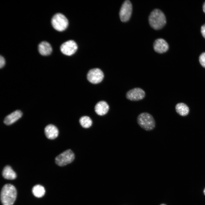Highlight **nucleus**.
Wrapping results in <instances>:
<instances>
[{
    "mask_svg": "<svg viewBox=\"0 0 205 205\" xmlns=\"http://www.w3.org/2000/svg\"><path fill=\"white\" fill-rule=\"evenodd\" d=\"M148 20L150 26L155 30L161 29L166 23L164 14L159 9H155L151 13L149 17Z\"/></svg>",
    "mask_w": 205,
    "mask_h": 205,
    "instance_id": "f257e3e1",
    "label": "nucleus"
},
{
    "mask_svg": "<svg viewBox=\"0 0 205 205\" xmlns=\"http://www.w3.org/2000/svg\"><path fill=\"white\" fill-rule=\"evenodd\" d=\"M17 195L15 187L10 184H6L3 187L1 193V200L3 205H12Z\"/></svg>",
    "mask_w": 205,
    "mask_h": 205,
    "instance_id": "f03ea898",
    "label": "nucleus"
},
{
    "mask_svg": "<svg viewBox=\"0 0 205 205\" xmlns=\"http://www.w3.org/2000/svg\"><path fill=\"white\" fill-rule=\"evenodd\" d=\"M137 122L142 128L147 131H151L155 127L156 122L154 117L147 112L140 113L137 117Z\"/></svg>",
    "mask_w": 205,
    "mask_h": 205,
    "instance_id": "7ed1b4c3",
    "label": "nucleus"
},
{
    "mask_svg": "<svg viewBox=\"0 0 205 205\" xmlns=\"http://www.w3.org/2000/svg\"><path fill=\"white\" fill-rule=\"evenodd\" d=\"M51 24L56 30L61 32L65 30L68 25V21L63 14L58 13L55 14L51 19Z\"/></svg>",
    "mask_w": 205,
    "mask_h": 205,
    "instance_id": "20e7f679",
    "label": "nucleus"
},
{
    "mask_svg": "<svg viewBox=\"0 0 205 205\" xmlns=\"http://www.w3.org/2000/svg\"><path fill=\"white\" fill-rule=\"evenodd\" d=\"M75 155L70 149H68L58 155L55 162L60 166H64L71 163L74 160Z\"/></svg>",
    "mask_w": 205,
    "mask_h": 205,
    "instance_id": "39448f33",
    "label": "nucleus"
},
{
    "mask_svg": "<svg viewBox=\"0 0 205 205\" xmlns=\"http://www.w3.org/2000/svg\"><path fill=\"white\" fill-rule=\"evenodd\" d=\"M132 11V5L130 1L128 0L124 1L122 5L119 13L121 21L123 22L128 21L131 17Z\"/></svg>",
    "mask_w": 205,
    "mask_h": 205,
    "instance_id": "423d86ee",
    "label": "nucleus"
},
{
    "mask_svg": "<svg viewBox=\"0 0 205 205\" xmlns=\"http://www.w3.org/2000/svg\"><path fill=\"white\" fill-rule=\"evenodd\" d=\"M146 94L144 91L141 88L136 87L128 91L125 97L128 100L132 101H137L143 99Z\"/></svg>",
    "mask_w": 205,
    "mask_h": 205,
    "instance_id": "0eeeda50",
    "label": "nucleus"
},
{
    "mask_svg": "<svg viewBox=\"0 0 205 205\" xmlns=\"http://www.w3.org/2000/svg\"><path fill=\"white\" fill-rule=\"evenodd\" d=\"M104 77L102 71L100 69L95 68L89 71L87 75L88 80L93 84H97L101 82Z\"/></svg>",
    "mask_w": 205,
    "mask_h": 205,
    "instance_id": "6e6552de",
    "label": "nucleus"
},
{
    "mask_svg": "<svg viewBox=\"0 0 205 205\" xmlns=\"http://www.w3.org/2000/svg\"><path fill=\"white\" fill-rule=\"evenodd\" d=\"M77 46L73 40H70L63 43L60 46V49L64 55L70 56L76 52Z\"/></svg>",
    "mask_w": 205,
    "mask_h": 205,
    "instance_id": "1a4fd4ad",
    "label": "nucleus"
},
{
    "mask_svg": "<svg viewBox=\"0 0 205 205\" xmlns=\"http://www.w3.org/2000/svg\"><path fill=\"white\" fill-rule=\"evenodd\" d=\"M153 48L156 52L162 54L168 51L169 46L165 40L162 38H158L153 43Z\"/></svg>",
    "mask_w": 205,
    "mask_h": 205,
    "instance_id": "9d476101",
    "label": "nucleus"
},
{
    "mask_svg": "<svg viewBox=\"0 0 205 205\" xmlns=\"http://www.w3.org/2000/svg\"><path fill=\"white\" fill-rule=\"evenodd\" d=\"M22 115V113L20 110H15L7 116L3 120V122L7 125H11L20 119Z\"/></svg>",
    "mask_w": 205,
    "mask_h": 205,
    "instance_id": "9b49d317",
    "label": "nucleus"
},
{
    "mask_svg": "<svg viewBox=\"0 0 205 205\" xmlns=\"http://www.w3.org/2000/svg\"><path fill=\"white\" fill-rule=\"evenodd\" d=\"M44 133L48 138L53 140L58 136L59 131L57 127L55 126L52 124H49L45 128Z\"/></svg>",
    "mask_w": 205,
    "mask_h": 205,
    "instance_id": "f8f14e48",
    "label": "nucleus"
},
{
    "mask_svg": "<svg viewBox=\"0 0 205 205\" xmlns=\"http://www.w3.org/2000/svg\"><path fill=\"white\" fill-rule=\"evenodd\" d=\"M38 50L40 54L43 56H47L52 52V49L51 45L48 42L43 41L38 46Z\"/></svg>",
    "mask_w": 205,
    "mask_h": 205,
    "instance_id": "ddd939ff",
    "label": "nucleus"
},
{
    "mask_svg": "<svg viewBox=\"0 0 205 205\" xmlns=\"http://www.w3.org/2000/svg\"><path fill=\"white\" fill-rule=\"evenodd\" d=\"M109 106L108 104L104 101H100L97 103L95 107L96 113L100 116L106 114L108 111Z\"/></svg>",
    "mask_w": 205,
    "mask_h": 205,
    "instance_id": "4468645a",
    "label": "nucleus"
},
{
    "mask_svg": "<svg viewBox=\"0 0 205 205\" xmlns=\"http://www.w3.org/2000/svg\"><path fill=\"white\" fill-rule=\"evenodd\" d=\"M2 175L5 179L8 180H13L16 179L17 175L11 167L8 165L6 166L3 168Z\"/></svg>",
    "mask_w": 205,
    "mask_h": 205,
    "instance_id": "2eb2a0df",
    "label": "nucleus"
},
{
    "mask_svg": "<svg viewBox=\"0 0 205 205\" xmlns=\"http://www.w3.org/2000/svg\"><path fill=\"white\" fill-rule=\"evenodd\" d=\"M175 110L178 114L182 116L188 115L189 111L188 106L183 103L177 104L175 106Z\"/></svg>",
    "mask_w": 205,
    "mask_h": 205,
    "instance_id": "dca6fc26",
    "label": "nucleus"
},
{
    "mask_svg": "<svg viewBox=\"0 0 205 205\" xmlns=\"http://www.w3.org/2000/svg\"><path fill=\"white\" fill-rule=\"evenodd\" d=\"M32 192L34 196L40 198L44 196L45 190L43 186L39 184H37L33 187L32 189Z\"/></svg>",
    "mask_w": 205,
    "mask_h": 205,
    "instance_id": "f3484780",
    "label": "nucleus"
},
{
    "mask_svg": "<svg viewBox=\"0 0 205 205\" xmlns=\"http://www.w3.org/2000/svg\"><path fill=\"white\" fill-rule=\"evenodd\" d=\"M81 126L83 128H88L91 126L92 121L91 118L87 116L81 117L79 120Z\"/></svg>",
    "mask_w": 205,
    "mask_h": 205,
    "instance_id": "a211bd4d",
    "label": "nucleus"
},
{
    "mask_svg": "<svg viewBox=\"0 0 205 205\" xmlns=\"http://www.w3.org/2000/svg\"><path fill=\"white\" fill-rule=\"evenodd\" d=\"M199 61L201 65L205 68V52L202 53L199 57Z\"/></svg>",
    "mask_w": 205,
    "mask_h": 205,
    "instance_id": "6ab92c4d",
    "label": "nucleus"
},
{
    "mask_svg": "<svg viewBox=\"0 0 205 205\" xmlns=\"http://www.w3.org/2000/svg\"><path fill=\"white\" fill-rule=\"evenodd\" d=\"M5 61L4 58L1 56H0V67H3L5 64Z\"/></svg>",
    "mask_w": 205,
    "mask_h": 205,
    "instance_id": "aec40b11",
    "label": "nucleus"
},
{
    "mask_svg": "<svg viewBox=\"0 0 205 205\" xmlns=\"http://www.w3.org/2000/svg\"><path fill=\"white\" fill-rule=\"evenodd\" d=\"M201 32L202 36L205 38V24L201 26Z\"/></svg>",
    "mask_w": 205,
    "mask_h": 205,
    "instance_id": "412c9836",
    "label": "nucleus"
},
{
    "mask_svg": "<svg viewBox=\"0 0 205 205\" xmlns=\"http://www.w3.org/2000/svg\"><path fill=\"white\" fill-rule=\"evenodd\" d=\"M202 8L203 11L204 13H205V1L204 2Z\"/></svg>",
    "mask_w": 205,
    "mask_h": 205,
    "instance_id": "4be33fe9",
    "label": "nucleus"
},
{
    "mask_svg": "<svg viewBox=\"0 0 205 205\" xmlns=\"http://www.w3.org/2000/svg\"><path fill=\"white\" fill-rule=\"evenodd\" d=\"M203 192H204V195H205V188Z\"/></svg>",
    "mask_w": 205,
    "mask_h": 205,
    "instance_id": "5701e85b",
    "label": "nucleus"
},
{
    "mask_svg": "<svg viewBox=\"0 0 205 205\" xmlns=\"http://www.w3.org/2000/svg\"><path fill=\"white\" fill-rule=\"evenodd\" d=\"M159 205H167L163 203V204H160Z\"/></svg>",
    "mask_w": 205,
    "mask_h": 205,
    "instance_id": "b1692460",
    "label": "nucleus"
}]
</instances>
